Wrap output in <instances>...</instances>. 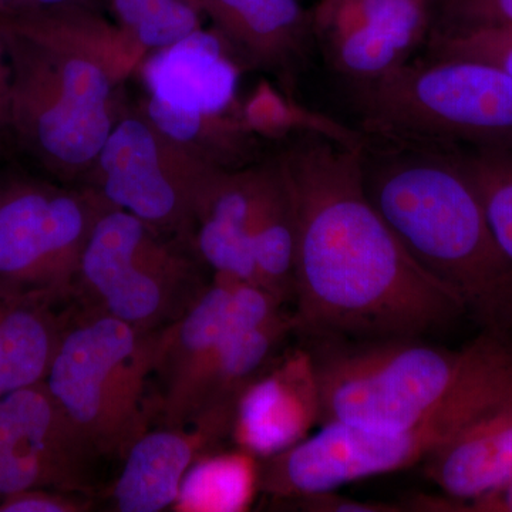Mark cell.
<instances>
[{
	"label": "cell",
	"instance_id": "obj_24",
	"mask_svg": "<svg viewBox=\"0 0 512 512\" xmlns=\"http://www.w3.org/2000/svg\"><path fill=\"white\" fill-rule=\"evenodd\" d=\"M431 59H470L491 64L512 77V26L439 29L430 42Z\"/></svg>",
	"mask_w": 512,
	"mask_h": 512
},
{
	"label": "cell",
	"instance_id": "obj_1",
	"mask_svg": "<svg viewBox=\"0 0 512 512\" xmlns=\"http://www.w3.org/2000/svg\"><path fill=\"white\" fill-rule=\"evenodd\" d=\"M365 150L306 134L276 154L295 211V333L306 340L424 339L467 318L373 205Z\"/></svg>",
	"mask_w": 512,
	"mask_h": 512
},
{
	"label": "cell",
	"instance_id": "obj_28",
	"mask_svg": "<svg viewBox=\"0 0 512 512\" xmlns=\"http://www.w3.org/2000/svg\"><path fill=\"white\" fill-rule=\"evenodd\" d=\"M444 511L512 512V478L494 493L471 503L461 504L447 497Z\"/></svg>",
	"mask_w": 512,
	"mask_h": 512
},
{
	"label": "cell",
	"instance_id": "obj_4",
	"mask_svg": "<svg viewBox=\"0 0 512 512\" xmlns=\"http://www.w3.org/2000/svg\"><path fill=\"white\" fill-rule=\"evenodd\" d=\"M511 402L512 343L495 338L466 379L413 424L393 431L323 424L284 453L259 460V491L291 501L406 470Z\"/></svg>",
	"mask_w": 512,
	"mask_h": 512
},
{
	"label": "cell",
	"instance_id": "obj_12",
	"mask_svg": "<svg viewBox=\"0 0 512 512\" xmlns=\"http://www.w3.org/2000/svg\"><path fill=\"white\" fill-rule=\"evenodd\" d=\"M433 0H320L311 12L313 36L330 63L360 83L409 62L430 29Z\"/></svg>",
	"mask_w": 512,
	"mask_h": 512
},
{
	"label": "cell",
	"instance_id": "obj_6",
	"mask_svg": "<svg viewBox=\"0 0 512 512\" xmlns=\"http://www.w3.org/2000/svg\"><path fill=\"white\" fill-rule=\"evenodd\" d=\"M167 328L147 332L86 306L66 320L45 384L101 456L124 458L148 431V380Z\"/></svg>",
	"mask_w": 512,
	"mask_h": 512
},
{
	"label": "cell",
	"instance_id": "obj_25",
	"mask_svg": "<svg viewBox=\"0 0 512 512\" xmlns=\"http://www.w3.org/2000/svg\"><path fill=\"white\" fill-rule=\"evenodd\" d=\"M440 29L512 26V0H440Z\"/></svg>",
	"mask_w": 512,
	"mask_h": 512
},
{
	"label": "cell",
	"instance_id": "obj_26",
	"mask_svg": "<svg viewBox=\"0 0 512 512\" xmlns=\"http://www.w3.org/2000/svg\"><path fill=\"white\" fill-rule=\"evenodd\" d=\"M90 508L92 503L83 495L43 488L8 495L0 504V512H83Z\"/></svg>",
	"mask_w": 512,
	"mask_h": 512
},
{
	"label": "cell",
	"instance_id": "obj_13",
	"mask_svg": "<svg viewBox=\"0 0 512 512\" xmlns=\"http://www.w3.org/2000/svg\"><path fill=\"white\" fill-rule=\"evenodd\" d=\"M319 423L318 380L305 346L278 353L242 387L229 439L265 460L301 443Z\"/></svg>",
	"mask_w": 512,
	"mask_h": 512
},
{
	"label": "cell",
	"instance_id": "obj_31",
	"mask_svg": "<svg viewBox=\"0 0 512 512\" xmlns=\"http://www.w3.org/2000/svg\"><path fill=\"white\" fill-rule=\"evenodd\" d=\"M15 2V0H0V10H8L9 3Z\"/></svg>",
	"mask_w": 512,
	"mask_h": 512
},
{
	"label": "cell",
	"instance_id": "obj_20",
	"mask_svg": "<svg viewBox=\"0 0 512 512\" xmlns=\"http://www.w3.org/2000/svg\"><path fill=\"white\" fill-rule=\"evenodd\" d=\"M259 491V458L242 448L211 451L181 481L173 508L180 512L247 511Z\"/></svg>",
	"mask_w": 512,
	"mask_h": 512
},
{
	"label": "cell",
	"instance_id": "obj_15",
	"mask_svg": "<svg viewBox=\"0 0 512 512\" xmlns=\"http://www.w3.org/2000/svg\"><path fill=\"white\" fill-rule=\"evenodd\" d=\"M235 404L214 407L185 426L146 431L127 451L111 500L120 512L173 507L181 481L195 460L231 437Z\"/></svg>",
	"mask_w": 512,
	"mask_h": 512
},
{
	"label": "cell",
	"instance_id": "obj_17",
	"mask_svg": "<svg viewBox=\"0 0 512 512\" xmlns=\"http://www.w3.org/2000/svg\"><path fill=\"white\" fill-rule=\"evenodd\" d=\"M424 471L446 497L466 504L512 478V402L474 421L424 460Z\"/></svg>",
	"mask_w": 512,
	"mask_h": 512
},
{
	"label": "cell",
	"instance_id": "obj_16",
	"mask_svg": "<svg viewBox=\"0 0 512 512\" xmlns=\"http://www.w3.org/2000/svg\"><path fill=\"white\" fill-rule=\"evenodd\" d=\"M241 63L275 74L291 94L313 37L299 0H197Z\"/></svg>",
	"mask_w": 512,
	"mask_h": 512
},
{
	"label": "cell",
	"instance_id": "obj_22",
	"mask_svg": "<svg viewBox=\"0 0 512 512\" xmlns=\"http://www.w3.org/2000/svg\"><path fill=\"white\" fill-rule=\"evenodd\" d=\"M116 26L144 55L202 28L197 0H109Z\"/></svg>",
	"mask_w": 512,
	"mask_h": 512
},
{
	"label": "cell",
	"instance_id": "obj_27",
	"mask_svg": "<svg viewBox=\"0 0 512 512\" xmlns=\"http://www.w3.org/2000/svg\"><path fill=\"white\" fill-rule=\"evenodd\" d=\"M312 512H403L407 511L404 504L380 503V501H357L353 498L336 495L335 491H326L306 495L288 501Z\"/></svg>",
	"mask_w": 512,
	"mask_h": 512
},
{
	"label": "cell",
	"instance_id": "obj_8",
	"mask_svg": "<svg viewBox=\"0 0 512 512\" xmlns=\"http://www.w3.org/2000/svg\"><path fill=\"white\" fill-rule=\"evenodd\" d=\"M181 242L130 212L107 208L83 249L74 296L147 332L173 325L207 285Z\"/></svg>",
	"mask_w": 512,
	"mask_h": 512
},
{
	"label": "cell",
	"instance_id": "obj_19",
	"mask_svg": "<svg viewBox=\"0 0 512 512\" xmlns=\"http://www.w3.org/2000/svg\"><path fill=\"white\" fill-rule=\"evenodd\" d=\"M66 320L53 306L0 295V396L45 382Z\"/></svg>",
	"mask_w": 512,
	"mask_h": 512
},
{
	"label": "cell",
	"instance_id": "obj_29",
	"mask_svg": "<svg viewBox=\"0 0 512 512\" xmlns=\"http://www.w3.org/2000/svg\"><path fill=\"white\" fill-rule=\"evenodd\" d=\"M10 101H12V72L5 32L0 28V143L10 134Z\"/></svg>",
	"mask_w": 512,
	"mask_h": 512
},
{
	"label": "cell",
	"instance_id": "obj_18",
	"mask_svg": "<svg viewBox=\"0 0 512 512\" xmlns=\"http://www.w3.org/2000/svg\"><path fill=\"white\" fill-rule=\"evenodd\" d=\"M251 247L262 288L282 302L295 293L296 221L278 158L254 163Z\"/></svg>",
	"mask_w": 512,
	"mask_h": 512
},
{
	"label": "cell",
	"instance_id": "obj_11",
	"mask_svg": "<svg viewBox=\"0 0 512 512\" xmlns=\"http://www.w3.org/2000/svg\"><path fill=\"white\" fill-rule=\"evenodd\" d=\"M101 457L45 382L0 396V497L37 488L89 495Z\"/></svg>",
	"mask_w": 512,
	"mask_h": 512
},
{
	"label": "cell",
	"instance_id": "obj_2",
	"mask_svg": "<svg viewBox=\"0 0 512 512\" xmlns=\"http://www.w3.org/2000/svg\"><path fill=\"white\" fill-rule=\"evenodd\" d=\"M12 72L10 134L63 183L84 180L123 107L120 84L146 57L84 8L0 10Z\"/></svg>",
	"mask_w": 512,
	"mask_h": 512
},
{
	"label": "cell",
	"instance_id": "obj_23",
	"mask_svg": "<svg viewBox=\"0 0 512 512\" xmlns=\"http://www.w3.org/2000/svg\"><path fill=\"white\" fill-rule=\"evenodd\" d=\"M448 150L473 184L498 245L512 261V150Z\"/></svg>",
	"mask_w": 512,
	"mask_h": 512
},
{
	"label": "cell",
	"instance_id": "obj_10",
	"mask_svg": "<svg viewBox=\"0 0 512 512\" xmlns=\"http://www.w3.org/2000/svg\"><path fill=\"white\" fill-rule=\"evenodd\" d=\"M220 168L161 134L140 109L121 110L84 177L111 207L187 242L195 207Z\"/></svg>",
	"mask_w": 512,
	"mask_h": 512
},
{
	"label": "cell",
	"instance_id": "obj_7",
	"mask_svg": "<svg viewBox=\"0 0 512 512\" xmlns=\"http://www.w3.org/2000/svg\"><path fill=\"white\" fill-rule=\"evenodd\" d=\"M367 127L396 143L512 150V77L470 59L407 62L359 90Z\"/></svg>",
	"mask_w": 512,
	"mask_h": 512
},
{
	"label": "cell",
	"instance_id": "obj_5",
	"mask_svg": "<svg viewBox=\"0 0 512 512\" xmlns=\"http://www.w3.org/2000/svg\"><path fill=\"white\" fill-rule=\"evenodd\" d=\"M494 339L480 332L460 349L424 339L308 340L319 387V426L404 429L453 392Z\"/></svg>",
	"mask_w": 512,
	"mask_h": 512
},
{
	"label": "cell",
	"instance_id": "obj_21",
	"mask_svg": "<svg viewBox=\"0 0 512 512\" xmlns=\"http://www.w3.org/2000/svg\"><path fill=\"white\" fill-rule=\"evenodd\" d=\"M238 116L255 137L284 140L293 134L298 137L313 134L355 150L367 147V140L359 131L302 106L292 99L291 94L276 89L268 82L258 84L244 106H239Z\"/></svg>",
	"mask_w": 512,
	"mask_h": 512
},
{
	"label": "cell",
	"instance_id": "obj_9",
	"mask_svg": "<svg viewBox=\"0 0 512 512\" xmlns=\"http://www.w3.org/2000/svg\"><path fill=\"white\" fill-rule=\"evenodd\" d=\"M109 207L86 185H0V295L49 306L76 295L83 249Z\"/></svg>",
	"mask_w": 512,
	"mask_h": 512
},
{
	"label": "cell",
	"instance_id": "obj_30",
	"mask_svg": "<svg viewBox=\"0 0 512 512\" xmlns=\"http://www.w3.org/2000/svg\"><path fill=\"white\" fill-rule=\"evenodd\" d=\"M20 2L25 3V5L19 9L52 12V10L84 8L86 0H20Z\"/></svg>",
	"mask_w": 512,
	"mask_h": 512
},
{
	"label": "cell",
	"instance_id": "obj_3",
	"mask_svg": "<svg viewBox=\"0 0 512 512\" xmlns=\"http://www.w3.org/2000/svg\"><path fill=\"white\" fill-rule=\"evenodd\" d=\"M363 153L367 195L427 272L447 286L480 332L512 343V261L448 148L403 143Z\"/></svg>",
	"mask_w": 512,
	"mask_h": 512
},
{
	"label": "cell",
	"instance_id": "obj_14",
	"mask_svg": "<svg viewBox=\"0 0 512 512\" xmlns=\"http://www.w3.org/2000/svg\"><path fill=\"white\" fill-rule=\"evenodd\" d=\"M234 55L218 30L204 28L154 50L140 63L143 106L194 119L238 116L241 62Z\"/></svg>",
	"mask_w": 512,
	"mask_h": 512
}]
</instances>
